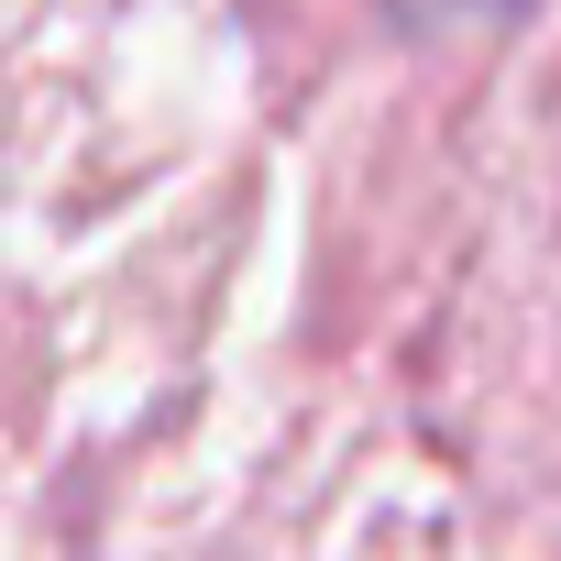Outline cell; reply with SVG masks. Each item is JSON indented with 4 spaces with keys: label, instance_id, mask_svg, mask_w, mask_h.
<instances>
[{
    "label": "cell",
    "instance_id": "obj_1",
    "mask_svg": "<svg viewBox=\"0 0 561 561\" xmlns=\"http://www.w3.org/2000/svg\"><path fill=\"white\" fill-rule=\"evenodd\" d=\"M397 23H419V34H440V23H495V12H517V0H386Z\"/></svg>",
    "mask_w": 561,
    "mask_h": 561
}]
</instances>
